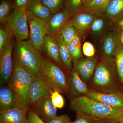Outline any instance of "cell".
<instances>
[{"label":"cell","mask_w":123,"mask_h":123,"mask_svg":"<svg viewBox=\"0 0 123 123\" xmlns=\"http://www.w3.org/2000/svg\"><path fill=\"white\" fill-rule=\"evenodd\" d=\"M82 51L85 56L87 57H92L95 54V49L94 46L89 42H85L82 46Z\"/></svg>","instance_id":"e575fe53"},{"label":"cell","mask_w":123,"mask_h":123,"mask_svg":"<svg viewBox=\"0 0 123 123\" xmlns=\"http://www.w3.org/2000/svg\"><path fill=\"white\" fill-rule=\"evenodd\" d=\"M105 27L106 22L105 20L102 18L96 17L91 28L93 34L98 36L103 32Z\"/></svg>","instance_id":"4dcf8cb0"},{"label":"cell","mask_w":123,"mask_h":123,"mask_svg":"<svg viewBox=\"0 0 123 123\" xmlns=\"http://www.w3.org/2000/svg\"><path fill=\"white\" fill-rule=\"evenodd\" d=\"M111 0H92L88 4L83 6L80 11L90 12L94 14L104 13Z\"/></svg>","instance_id":"603a6c76"},{"label":"cell","mask_w":123,"mask_h":123,"mask_svg":"<svg viewBox=\"0 0 123 123\" xmlns=\"http://www.w3.org/2000/svg\"><path fill=\"white\" fill-rule=\"evenodd\" d=\"M27 15L30 40L36 49L41 50L43 47L44 38L48 34L47 23L31 14Z\"/></svg>","instance_id":"52a82bcc"},{"label":"cell","mask_w":123,"mask_h":123,"mask_svg":"<svg viewBox=\"0 0 123 123\" xmlns=\"http://www.w3.org/2000/svg\"><path fill=\"white\" fill-rule=\"evenodd\" d=\"M26 123H45L34 110L28 111Z\"/></svg>","instance_id":"836d02e7"},{"label":"cell","mask_w":123,"mask_h":123,"mask_svg":"<svg viewBox=\"0 0 123 123\" xmlns=\"http://www.w3.org/2000/svg\"><path fill=\"white\" fill-rule=\"evenodd\" d=\"M95 15L88 11H80L72 16L70 21L79 35L84 36L91 27Z\"/></svg>","instance_id":"8fae6325"},{"label":"cell","mask_w":123,"mask_h":123,"mask_svg":"<svg viewBox=\"0 0 123 123\" xmlns=\"http://www.w3.org/2000/svg\"><path fill=\"white\" fill-rule=\"evenodd\" d=\"M43 49L54 62L59 65L62 64L60 57L59 48L55 36L49 34L46 35Z\"/></svg>","instance_id":"ac0fdd59"},{"label":"cell","mask_w":123,"mask_h":123,"mask_svg":"<svg viewBox=\"0 0 123 123\" xmlns=\"http://www.w3.org/2000/svg\"><path fill=\"white\" fill-rule=\"evenodd\" d=\"M102 120L94 118L79 111L76 112V118L73 123H101Z\"/></svg>","instance_id":"1f68e13d"},{"label":"cell","mask_w":123,"mask_h":123,"mask_svg":"<svg viewBox=\"0 0 123 123\" xmlns=\"http://www.w3.org/2000/svg\"><path fill=\"white\" fill-rule=\"evenodd\" d=\"M53 90L40 74L35 76L30 89L29 105L33 106L40 99L50 97Z\"/></svg>","instance_id":"ba28073f"},{"label":"cell","mask_w":123,"mask_h":123,"mask_svg":"<svg viewBox=\"0 0 123 123\" xmlns=\"http://www.w3.org/2000/svg\"><path fill=\"white\" fill-rule=\"evenodd\" d=\"M12 74L8 82L9 87L15 94L17 107L27 111L29 93L35 76L22 66L16 58L13 61Z\"/></svg>","instance_id":"7a4b0ae2"},{"label":"cell","mask_w":123,"mask_h":123,"mask_svg":"<svg viewBox=\"0 0 123 123\" xmlns=\"http://www.w3.org/2000/svg\"><path fill=\"white\" fill-rule=\"evenodd\" d=\"M119 25L120 26L123 28V19L119 22Z\"/></svg>","instance_id":"ab89813d"},{"label":"cell","mask_w":123,"mask_h":123,"mask_svg":"<svg viewBox=\"0 0 123 123\" xmlns=\"http://www.w3.org/2000/svg\"><path fill=\"white\" fill-rule=\"evenodd\" d=\"M70 108L72 111L100 120L118 121L123 112V109L112 107L86 95L73 97L70 100Z\"/></svg>","instance_id":"6da1fadb"},{"label":"cell","mask_w":123,"mask_h":123,"mask_svg":"<svg viewBox=\"0 0 123 123\" xmlns=\"http://www.w3.org/2000/svg\"><path fill=\"white\" fill-rule=\"evenodd\" d=\"M115 123L114 122H111V123Z\"/></svg>","instance_id":"b9f144b4"},{"label":"cell","mask_w":123,"mask_h":123,"mask_svg":"<svg viewBox=\"0 0 123 123\" xmlns=\"http://www.w3.org/2000/svg\"><path fill=\"white\" fill-rule=\"evenodd\" d=\"M104 13L111 20L120 17L123 15V0H111Z\"/></svg>","instance_id":"44dd1931"},{"label":"cell","mask_w":123,"mask_h":123,"mask_svg":"<svg viewBox=\"0 0 123 123\" xmlns=\"http://www.w3.org/2000/svg\"><path fill=\"white\" fill-rule=\"evenodd\" d=\"M32 106L34 111L44 122L56 116L57 108L52 103L50 97L40 99Z\"/></svg>","instance_id":"4fadbf2b"},{"label":"cell","mask_w":123,"mask_h":123,"mask_svg":"<svg viewBox=\"0 0 123 123\" xmlns=\"http://www.w3.org/2000/svg\"><path fill=\"white\" fill-rule=\"evenodd\" d=\"M83 0H64V10L72 15L80 12L83 7Z\"/></svg>","instance_id":"83f0119b"},{"label":"cell","mask_w":123,"mask_h":123,"mask_svg":"<svg viewBox=\"0 0 123 123\" xmlns=\"http://www.w3.org/2000/svg\"><path fill=\"white\" fill-rule=\"evenodd\" d=\"M26 112L17 107L0 110V123H26Z\"/></svg>","instance_id":"9a60e30c"},{"label":"cell","mask_w":123,"mask_h":123,"mask_svg":"<svg viewBox=\"0 0 123 123\" xmlns=\"http://www.w3.org/2000/svg\"><path fill=\"white\" fill-rule=\"evenodd\" d=\"M17 40H25L30 37L28 18L25 9L14 8L6 23Z\"/></svg>","instance_id":"8992f818"},{"label":"cell","mask_w":123,"mask_h":123,"mask_svg":"<svg viewBox=\"0 0 123 123\" xmlns=\"http://www.w3.org/2000/svg\"><path fill=\"white\" fill-rule=\"evenodd\" d=\"M52 102L56 108L61 109L64 107L65 101L61 93L56 90H53L50 96Z\"/></svg>","instance_id":"d6a6232c"},{"label":"cell","mask_w":123,"mask_h":123,"mask_svg":"<svg viewBox=\"0 0 123 123\" xmlns=\"http://www.w3.org/2000/svg\"><path fill=\"white\" fill-rule=\"evenodd\" d=\"M39 73L53 90L57 91L61 93H68L65 74L53 62L42 57Z\"/></svg>","instance_id":"277c9868"},{"label":"cell","mask_w":123,"mask_h":123,"mask_svg":"<svg viewBox=\"0 0 123 123\" xmlns=\"http://www.w3.org/2000/svg\"><path fill=\"white\" fill-rule=\"evenodd\" d=\"M74 61L73 70L85 81L89 80L94 73L97 65L96 57H88Z\"/></svg>","instance_id":"7c38bea8"},{"label":"cell","mask_w":123,"mask_h":123,"mask_svg":"<svg viewBox=\"0 0 123 123\" xmlns=\"http://www.w3.org/2000/svg\"><path fill=\"white\" fill-rule=\"evenodd\" d=\"M92 0H83V6L86 5L88 4L89 3L91 2Z\"/></svg>","instance_id":"74e56055"},{"label":"cell","mask_w":123,"mask_h":123,"mask_svg":"<svg viewBox=\"0 0 123 123\" xmlns=\"http://www.w3.org/2000/svg\"><path fill=\"white\" fill-rule=\"evenodd\" d=\"M118 123H123V112L122 115L119 119L118 120Z\"/></svg>","instance_id":"f35d334b"},{"label":"cell","mask_w":123,"mask_h":123,"mask_svg":"<svg viewBox=\"0 0 123 123\" xmlns=\"http://www.w3.org/2000/svg\"><path fill=\"white\" fill-rule=\"evenodd\" d=\"M13 33L6 23L0 24V52L10 43Z\"/></svg>","instance_id":"d4e9b609"},{"label":"cell","mask_w":123,"mask_h":123,"mask_svg":"<svg viewBox=\"0 0 123 123\" xmlns=\"http://www.w3.org/2000/svg\"><path fill=\"white\" fill-rule=\"evenodd\" d=\"M14 8V0H0V23H6L9 15Z\"/></svg>","instance_id":"484cf974"},{"label":"cell","mask_w":123,"mask_h":123,"mask_svg":"<svg viewBox=\"0 0 123 123\" xmlns=\"http://www.w3.org/2000/svg\"><path fill=\"white\" fill-rule=\"evenodd\" d=\"M64 0H42V2L49 9L52 15L64 10Z\"/></svg>","instance_id":"f1b7e54d"},{"label":"cell","mask_w":123,"mask_h":123,"mask_svg":"<svg viewBox=\"0 0 123 123\" xmlns=\"http://www.w3.org/2000/svg\"><path fill=\"white\" fill-rule=\"evenodd\" d=\"M30 40L17 39L15 58L23 67L35 76L39 74L42 57Z\"/></svg>","instance_id":"3957f363"},{"label":"cell","mask_w":123,"mask_h":123,"mask_svg":"<svg viewBox=\"0 0 123 123\" xmlns=\"http://www.w3.org/2000/svg\"><path fill=\"white\" fill-rule=\"evenodd\" d=\"M25 10L27 13L47 23L52 16L50 11L43 4L42 0H32Z\"/></svg>","instance_id":"2e32d148"},{"label":"cell","mask_w":123,"mask_h":123,"mask_svg":"<svg viewBox=\"0 0 123 123\" xmlns=\"http://www.w3.org/2000/svg\"><path fill=\"white\" fill-rule=\"evenodd\" d=\"M121 43H122V44H123V33H122L121 35Z\"/></svg>","instance_id":"60d3db41"},{"label":"cell","mask_w":123,"mask_h":123,"mask_svg":"<svg viewBox=\"0 0 123 123\" xmlns=\"http://www.w3.org/2000/svg\"><path fill=\"white\" fill-rule=\"evenodd\" d=\"M78 33L70 21L68 22L62 28L58 35L60 36L66 44L71 42Z\"/></svg>","instance_id":"4316f807"},{"label":"cell","mask_w":123,"mask_h":123,"mask_svg":"<svg viewBox=\"0 0 123 123\" xmlns=\"http://www.w3.org/2000/svg\"><path fill=\"white\" fill-rule=\"evenodd\" d=\"M115 63L112 57H106L97 65L93 81L95 86L104 88L112 87L115 81Z\"/></svg>","instance_id":"5b68a950"},{"label":"cell","mask_w":123,"mask_h":123,"mask_svg":"<svg viewBox=\"0 0 123 123\" xmlns=\"http://www.w3.org/2000/svg\"><path fill=\"white\" fill-rule=\"evenodd\" d=\"M17 107L15 94L9 87L0 88V110H7Z\"/></svg>","instance_id":"ffe728a7"},{"label":"cell","mask_w":123,"mask_h":123,"mask_svg":"<svg viewBox=\"0 0 123 123\" xmlns=\"http://www.w3.org/2000/svg\"><path fill=\"white\" fill-rule=\"evenodd\" d=\"M13 47V43L11 42L0 52V75L2 84L8 83L12 74L13 63L12 53Z\"/></svg>","instance_id":"9c48e42d"},{"label":"cell","mask_w":123,"mask_h":123,"mask_svg":"<svg viewBox=\"0 0 123 123\" xmlns=\"http://www.w3.org/2000/svg\"><path fill=\"white\" fill-rule=\"evenodd\" d=\"M68 92L75 97L79 95L86 94L88 92L87 86L76 71L73 70L67 79Z\"/></svg>","instance_id":"e0dca14e"},{"label":"cell","mask_w":123,"mask_h":123,"mask_svg":"<svg viewBox=\"0 0 123 123\" xmlns=\"http://www.w3.org/2000/svg\"><path fill=\"white\" fill-rule=\"evenodd\" d=\"M32 0H14V8L26 9Z\"/></svg>","instance_id":"8d00e7d4"},{"label":"cell","mask_w":123,"mask_h":123,"mask_svg":"<svg viewBox=\"0 0 123 123\" xmlns=\"http://www.w3.org/2000/svg\"><path fill=\"white\" fill-rule=\"evenodd\" d=\"M68 116L67 115H62L60 116H55L45 123H73Z\"/></svg>","instance_id":"d590c367"},{"label":"cell","mask_w":123,"mask_h":123,"mask_svg":"<svg viewBox=\"0 0 123 123\" xmlns=\"http://www.w3.org/2000/svg\"><path fill=\"white\" fill-rule=\"evenodd\" d=\"M59 48L61 60L62 64L66 68L71 69L72 68V59L70 55L66 43L59 35L56 37Z\"/></svg>","instance_id":"7402d4cb"},{"label":"cell","mask_w":123,"mask_h":123,"mask_svg":"<svg viewBox=\"0 0 123 123\" xmlns=\"http://www.w3.org/2000/svg\"><path fill=\"white\" fill-rule=\"evenodd\" d=\"M72 15L64 10L52 15L47 22L48 34L56 37L62 27L68 22Z\"/></svg>","instance_id":"5bb4252c"},{"label":"cell","mask_w":123,"mask_h":123,"mask_svg":"<svg viewBox=\"0 0 123 123\" xmlns=\"http://www.w3.org/2000/svg\"><path fill=\"white\" fill-rule=\"evenodd\" d=\"M85 95L94 100L112 107L123 109V95L119 92L106 93L89 90Z\"/></svg>","instance_id":"30bf717a"},{"label":"cell","mask_w":123,"mask_h":123,"mask_svg":"<svg viewBox=\"0 0 123 123\" xmlns=\"http://www.w3.org/2000/svg\"><path fill=\"white\" fill-rule=\"evenodd\" d=\"M81 42L80 36L77 33L73 39L66 44L73 61L80 59L82 57Z\"/></svg>","instance_id":"cb8c5ba5"},{"label":"cell","mask_w":123,"mask_h":123,"mask_svg":"<svg viewBox=\"0 0 123 123\" xmlns=\"http://www.w3.org/2000/svg\"><path fill=\"white\" fill-rule=\"evenodd\" d=\"M120 44L115 32L112 31L108 32L104 38L103 46L106 57L115 56Z\"/></svg>","instance_id":"d6986e66"},{"label":"cell","mask_w":123,"mask_h":123,"mask_svg":"<svg viewBox=\"0 0 123 123\" xmlns=\"http://www.w3.org/2000/svg\"><path fill=\"white\" fill-rule=\"evenodd\" d=\"M115 63L120 79L123 83V48L119 44L116 55Z\"/></svg>","instance_id":"f546056e"}]
</instances>
